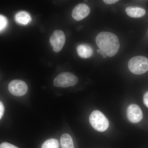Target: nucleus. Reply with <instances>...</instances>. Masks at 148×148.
<instances>
[{
	"label": "nucleus",
	"instance_id": "nucleus-1",
	"mask_svg": "<svg viewBox=\"0 0 148 148\" xmlns=\"http://www.w3.org/2000/svg\"><path fill=\"white\" fill-rule=\"evenodd\" d=\"M95 41L99 49L106 56L112 57L119 50L120 43L118 38L111 32H101L96 36Z\"/></svg>",
	"mask_w": 148,
	"mask_h": 148
},
{
	"label": "nucleus",
	"instance_id": "nucleus-2",
	"mask_svg": "<svg viewBox=\"0 0 148 148\" xmlns=\"http://www.w3.org/2000/svg\"><path fill=\"white\" fill-rule=\"evenodd\" d=\"M128 67L130 71L135 75H141L148 71V58L145 56H137L129 60Z\"/></svg>",
	"mask_w": 148,
	"mask_h": 148
},
{
	"label": "nucleus",
	"instance_id": "nucleus-3",
	"mask_svg": "<svg viewBox=\"0 0 148 148\" xmlns=\"http://www.w3.org/2000/svg\"><path fill=\"white\" fill-rule=\"evenodd\" d=\"M89 122L94 129L99 132H104L109 127L108 119L98 110H95L91 113L89 117Z\"/></svg>",
	"mask_w": 148,
	"mask_h": 148
},
{
	"label": "nucleus",
	"instance_id": "nucleus-4",
	"mask_svg": "<svg viewBox=\"0 0 148 148\" xmlns=\"http://www.w3.org/2000/svg\"><path fill=\"white\" fill-rule=\"evenodd\" d=\"M78 79L74 74L68 72L59 74L53 81V85L56 87H68L73 86L78 82Z\"/></svg>",
	"mask_w": 148,
	"mask_h": 148
},
{
	"label": "nucleus",
	"instance_id": "nucleus-5",
	"mask_svg": "<svg viewBox=\"0 0 148 148\" xmlns=\"http://www.w3.org/2000/svg\"><path fill=\"white\" fill-rule=\"evenodd\" d=\"M66 36L63 31L56 30L50 37L49 42L53 51L58 52L61 51L66 42Z\"/></svg>",
	"mask_w": 148,
	"mask_h": 148
},
{
	"label": "nucleus",
	"instance_id": "nucleus-6",
	"mask_svg": "<svg viewBox=\"0 0 148 148\" xmlns=\"http://www.w3.org/2000/svg\"><path fill=\"white\" fill-rule=\"evenodd\" d=\"M8 90L12 95L16 96H23L28 90L26 83L20 80H14L10 83Z\"/></svg>",
	"mask_w": 148,
	"mask_h": 148
},
{
	"label": "nucleus",
	"instance_id": "nucleus-7",
	"mask_svg": "<svg viewBox=\"0 0 148 148\" xmlns=\"http://www.w3.org/2000/svg\"><path fill=\"white\" fill-rule=\"evenodd\" d=\"M128 119L131 122L137 123L141 121L143 118V113L140 107L135 104L128 106L127 111Z\"/></svg>",
	"mask_w": 148,
	"mask_h": 148
},
{
	"label": "nucleus",
	"instance_id": "nucleus-8",
	"mask_svg": "<svg viewBox=\"0 0 148 148\" xmlns=\"http://www.w3.org/2000/svg\"><path fill=\"white\" fill-rule=\"evenodd\" d=\"M90 12L88 6L84 3L77 5L72 11V16L75 20L79 21L87 17Z\"/></svg>",
	"mask_w": 148,
	"mask_h": 148
},
{
	"label": "nucleus",
	"instance_id": "nucleus-9",
	"mask_svg": "<svg viewBox=\"0 0 148 148\" xmlns=\"http://www.w3.org/2000/svg\"><path fill=\"white\" fill-rule=\"evenodd\" d=\"M77 53L81 58H90L93 54V49L90 45L86 44H81L77 48Z\"/></svg>",
	"mask_w": 148,
	"mask_h": 148
},
{
	"label": "nucleus",
	"instance_id": "nucleus-10",
	"mask_svg": "<svg viewBox=\"0 0 148 148\" xmlns=\"http://www.w3.org/2000/svg\"><path fill=\"white\" fill-rule=\"evenodd\" d=\"M125 12L128 16L132 18H140L144 16L146 14V11L144 9L133 7L127 8Z\"/></svg>",
	"mask_w": 148,
	"mask_h": 148
},
{
	"label": "nucleus",
	"instance_id": "nucleus-11",
	"mask_svg": "<svg viewBox=\"0 0 148 148\" xmlns=\"http://www.w3.org/2000/svg\"><path fill=\"white\" fill-rule=\"evenodd\" d=\"M15 21L21 25H27L32 21L30 14L25 11L19 12L15 16Z\"/></svg>",
	"mask_w": 148,
	"mask_h": 148
},
{
	"label": "nucleus",
	"instance_id": "nucleus-12",
	"mask_svg": "<svg viewBox=\"0 0 148 148\" xmlns=\"http://www.w3.org/2000/svg\"><path fill=\"white\" fill-rule=\"evenodd\" d=\"M60 143L62 148H75L71 136L68 134L61 136Z\"/></svg>",
	"mask_w": 148,
	"mask_h": 148
},
{
	"label": "nucleus",
	"instance_id": "nucleus-13",
	"mask_svg": "<svg viewBox=\"0 0 148 148\" xmlns=\"http://www.w3.org/2000/svg\"><path fill=\"white\" fill-rule=\"evenodd\" d=\"M59 143L55 139H51L46 141L42 146V148H59Z\"/></svg>",
	"mask_w": 148,
	"mask_h": 148
},
{
	"label": "nucleus",
	"instance_id": "nucleus-14",
	"mask_svg": "<svg viewBox=\"0 0 148 148\" xmlns=\"http://www.w3.org/2000/svg\"><path fill=\"white\" fill-rule=\"evenodd\" d=\"M8 20L5 16L0 15V32L3 31L7 26Z\"/></svg>",
	"mask_w": 148,
	"mask_h": 148
},
{
	"label": "nucleus",
	"instance_id": "nucleus-15",
	"mask_svg": "<svg viewBox=\"0 0 148 148\" xmlns=\"http://www.w3.org/2000/svg\"><path fill=\"white\" fill-rule=\"evenodd\" d=\"M0 148H18L16 146L8 143H3L0 145Z\"/></svg>",
	"mask_w": 148,
	"mask_h": 148
},
{
	"label": "nucleus",
	"instance_id": "nucleus-16",
	"mask_svg": "<svg viewBox=\"0 0 148 148\" xmlns=\"http://www.w3.org/2000/svg\"><path fill=\"white\" fill-rule=\"evenodd\" d=\"M143 101L145 106L148 108V91H147L144 95Z\"/></svg>",
	"mask_w": 148,
	"mask_h": 148
},
{
	"label": "nucleus",
	"instance_id": "nucleus-17",
	"mask_svg": "<svg viewBox=\"0 0 148 148\" xmlns=\"http://www.w3.org/2000/svg\"><path fill=\"white\" fill-rule=\"evenodd\" d=\"M4 112V107L1 101H0V119L2 117Z\"/></svg>",
	"mask_w": 148,
	"mask_h": 148
},
{
	"label": "nucleus",
	"instance_id": "nucleus-18",
	"mask_svg": "<svg viewBox=\"0 0 148 148\" xmlns=\"http://www.w3.org/2000/svg\"><path fill=\"white\" fill-rule=\"evenodd\" d=\"M118 1V0H104L103 1V2L107 4H112Z\"/></svg>",
	"mask_w": 148,
	"mask_h": 148
},
{
	"label": "nucleus",
	"instance_id": "nucleus-19",
	"mask_svg": "<svg viewBox=\"0 0 148 148\" xmlns=\"http://www.w3.org/2000/svg\"><path fill=\"white\" fill-rule=\"evenodd\" d=\"M101 49H98V50H97V53H101Z\"/></svg>",
	"mask_w": 148,
	"mask_h": 148
}]
</instances>
